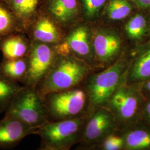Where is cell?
<instances>
[{"label":"cell","mask_w":150,"mask_h":150,"mask_svg":"<svg viewBox=\"0 0 150 150\" xmlns=\"http://www.w3.org/2000/svg\"><path fill=\"white\" fill-rule=\"evenodd\" d=\"M129 49L115 64L99 72L93 71L87 77L83 85L88 97V114L106 107L114 92L127 80L130 63Z\"/></svg>","instance_id":"6da1fadb"},{"label":"cell","mask_w":150,"mask_h":150,"mask_svg":"<svg viewBox=\"0 0 150 150\" xmlns=\"http://www.w3.org/2000/svg\"><path fill=\"white\" fill-rule=\"evenodd\" d=\"M141 88L145 100H150V80L141 83Z\"/></svg>","instance_id":"4316f807"},{"label":"cell","mask_w":150,"mask_h":150,"mask_svg":"<svg viewBox=\"0 0 150 150\" xmlns=\"http://www.w3.org/2000/svg\"><path fill=\"white\" fill-rule=\"evenodd\" d=\"M38 129L20 120L5 115L0 120V150L13 149L29 135L38 134Z\"/></svg>","instance_id":"5bb4252c"},{"label":"cell","mask_w":150,"mask_h":150,"mask_svg":"<svg viewBox=\"0 0 150 150\" xmlns=\"http://www.w3.org/2000/svg\"><path fill=\"white\" fill-rule=\"evenodd\" d=\"M118 129L112 113L100 107L89 114L80 144L87 150H96L106 136Z\"/></svg>","instance_id":"30bf717a"},{"label":"cell","mask_w":150,"mask_h":150,"mask_svg":"<svg viewBox=\"0 0 150 150\" xmlns=\"http://www.w3.org/2000/svg\"><path fill=\"white\" fill-rule=\"evenodd\" d=\"M125 140L123 150H150V126L140 121L121 129Z\"/></svg>","instance_id":"d6986e66"},{"label":"cell","mask_w":150,"mask_h":150,"mask_svg":"<svg viewBox=\"0 0 150 150\" xmlns=\"http://www.w3.org/2000/svg\"><path fill=\"white\" fill-rule=\"evenodd\" d=\"M137 10L132 0H108L97 22L119 28Z\"/></svg>","instance_id":"2e32d148"},{"label":"cell","mask_w":150,"mask_h":150,"mask_svg":"<svg viewBox=\"0 0 150 150\" xmlns=\"http://www.w3.org/2000/svg\"><path fill=\"white\" fill-rule=\"evenodd\" d=\"M92 28L95 70H102L117 61L129 47L118 27L96 22Z\"/></svg>","instance_id":"5b68a950"},{"label":"cell","mask_w":150,"mask_h":150,"mask_svg":"<svg viewBox=\"0 0 150 150\" xmlns=\"http://www.w3.org/2000/svg\"><path fill=\"white\" fill-rule=\"evenodd\" d=\"M93 71L90 66L72 55L59 54L51 69L36 90L43 98L50 93L82 85Z\"/></svg>","instance_id":"7a4b0ae2"},{"label":"cell","mask_w":150,"mask_h":150,"mask_svg":"<svg viewBox=\"0 0 150 150\" xmlns=\"http://www.w3.org/2000/svg\"><path fill=\"white\" fill-rule=\"evenodd\" d=\"M58 55L55 46L32 41L28 55L27 76L23 85L36 88L51 69Z\"/></svg>","instance_id":"9c48e42d"},{"label":"cell","mask_w":150,"mask_h":150,"mask_svg":"<svg viewBox=\"0 0 150 150\" xmlns=\"http://www.w3.org/2000/svg\"><path fill=\"white\" fill-rule=\"evenodd\" d=\"M32 42L24 32H13L0 38V53L2 59H18L27 57Z\"/></svg>","instance_id":"e0dca14e"},{"label":"cell","mask_w":150,"mask_h":150,"mask_svg":"<svg viewBox=\"0 0 150 150\" xmlns=\"http://www.w3.org/2000/svg\"><path fill=\"white\" fill-rule=\"evenodd\" d=\"M108 1L79 0L82 10L83 20L91 23L98 21Z\"/></svg>","instance_id":"603a6c76"},{"label":"cell","mask_w":150,"mask_h":150,"mask_svg":"<svg viewBox=\"0 0 150 150\" xmlns=\"http://www.w3.org/2000/svg\"><path fill=\"white\" fill-rule=\"evenodd\" d=\"M125 140L122 131L117 129L103 139L97 150H123Z\"/></svg>","instance_id":"cb8c5ba5"},{"label":"cell","mask_w":150,"mask_h":150,"mask_svg":"<svg viewBox=\"0 0 150 150\" xmlns=\"http://www.w3.org/2000/svg\"><path fill=\"white\" fill-rule=\"evenodd\" d=\"M59 54H70L90 66L95 71L92 23L82 20L67 30L62 42L55 46Z\"/></svg>","instance_id":"ba28073f"},{"label":"cell","mask_w":150,"mask_h":150,"mask_svg":"<svg viewBox=\"0 0 150 150\" xmlns=\"http://www.w3.org/2000/svg\"><path fill=\"white\" fill-rule=\"evenodd\" d=\"M42 11L66 31L83 20L79 0H45Z\"/></svg>","instance_id":"4fadbf2b"},{"label":"cell","mask_w":150,"mask_h":150,"mask_svg":"<svg viewBox=\"0 0 150 150\" xmlns=\"http://www.w3.org/2000/svg\"><path fill=\"white\" fill-rule=\"evenodd\" d=\"M43 100L50 121L76 118L88 114V97L83 85L50 93Z\"/></svg>","instance_id":"8992f818"},{"label":"cell","mask_w":150,"mask_h":150,"mask_svg":"<svg viewBox=\"0 0 150 150\" xmlns=\"http://www.w3.org/2000/svg\"><path fill=\"white\" fill-rule=\"evenodd\" d=\"M141 121L150 126V100L145 101Z\"/></svg>","instance_id":"d4e9b609"},{"label":"cell","mask_w":150,"mask_h":150,"mask_svg":"<svg viewBox=\"0 0 150 150\" xmlns=\"http://www.w3.org/2000/svg\"><path fill=\"white\" fill-rule=\"evenodd\" d=\"M139 9L150 13V0H132Z\"/></svg>","instance_id":"484cf974"},{"label":"cell","mask_w":150,"mask_h":150,"mask_svg":"<svg viewBox=\"0 0 150 150\" xmlns=\"http://www.w3.org/2000/svg\"><path fill=\"white\" fill-rule=\"evenodd\" d=\"M5 115L17 118L38 129L49 121L48 112L43 98L36 88L25 87L13 99Z\"/></svg>","instance_id":"52a82bcc"},{"label":"cell","mask_w":150,"mask_h":150,"mask_svg":"<svg viewBox=\"0 0 150 150\" xmlns=\"http://www.w3.org/2000/svg\"><path fill=\"white\" fill-rule=\"evenodd\" d=\"M129 48H134L150 40V13L139 9L119 27Z\"/></svg>","instance_id":"7c38bea8"},{"label":"cell","mask_w":150,"mask_h":150,"mask_svg":"<svg viewBox=\"0 0 150 150\" xmlns=\"http://www.w3.org/2000/svg\"><path fill=\"white\" fill-rule=\"evenodd\" d=\"M15 32L25 31L5 2L0 1V38Z\"/></svg>","instance_id":"7402d4cb"},{"label":"cell","mask_w":150,"mask_h":150,"mask_svg":"<svg viewBox=\"0 0 150 150\" xmlns=\"http://www.w3.org/2000/svg\"><path fill=\"white\" fill-rule=\"evenodd\" d=\"M66 31L42 10L28 28L26 34L32 41L56 46L64 40Z\"/></svg>","instance_id":"8fae6325"},{"label":"cell","mask_w":150,"mask_h":150,"mask_svg":"<svg viewBox=\"0 0 150 150\" xmlns=\"http://www.w3.org/2000/svg\"><path fill=\"white\" fill-rule=\"evenodd\" d=\"M28 56L18 59H1L0 73L11 80L23 84L27 76Z\"/></svg>","instance_id":"ffe728a7"},{"label":"cell","mask_w":150,"mask_h":150,"mask_svg":"<svg viewBox=\"0 0 150 150\" xmlns=\"http://www.w3.org/2000/svg\"><path fill=\"white\" fill-rule=\"evenodd\" d=\"M130 63L127 82L141 83L150 80V40L134 48H129Z\"/></svg>","instance_id":"9a60e30c"},{"label":"cell","mask_w":150,"mask_h":150,"mask_svg":"<svg viewBox=\"0 0 150 150\" xmlns=\"http://www.w3.org/2000/svg\"><path fill=\"white\" fill-rule=\"evenodd\" d=\"M1 53H0V56H1ZM1 59H0V61H1Z\"/></svg>","instance_id":"f1b7e54d"},{"label":"cell","mask_w":150,"mask_h":150,"mask_svg":"<svg viewBox=\"0 0 150 150\" xmlns=\"http://www.w3.org/2000/svg\"><path fill=\"white\" fill-rule=\"evenodd\" d=\"M89 114L76 118L48 121L38 129L39 150H69L80 142Z\"/></svg>","instance_id":"3957f363"},{"label":"cell","mask_w":150,"mask_h":150,"mask_svg":"<svg viewBox=\"0 0 150 150\" xmlns=\"http://www.w3.org/2000/svg\"><path fill=\"white\" fill-rule=\"evenodd\" d=\"M45 0H6L5 2L21 23L25 32L42 11Z\"/></svg>","instance_id":"ac0fdd59"},{"label":"cell","mask_w":150,"mask_h":150,"mask_svg":"<svg viewBox=\"0 0 150 150\" xmlns=\"http://www.w3.org/2000/svg\"><path fill=\"white\" fill-rule=\"evenodd\" d=\"M0 1H4V2H5L6 0H0Z\"/></svg>","instance_id":"83f0119b"},{"label":"cell","mask_w":150,"mask_h":150,"mask_svg":"<svg viewBox=\"0 0 150 150\" xmlns=\"http://www.w3.org/2000/svg\"><path fill=\"white\" fill-rule=\"evenodd\" d=\"M145 101L141 83L126 80L114 92L106 107L112 113L118 129H123L141 120Z\"/></svg>","instance_id":"277c9868"},{"label":"cell","mask_w":150,"mask_h":150,"mask_svg":"<svg viewBox=\"0 0 150 150\" xmlns=\"http://www.w3.org/2000/svg\"><path fill=\"white\" fill-rule=\"evenodd\" d=\"M25 86L11 80L0 73V113H5L7 108Z\"/></svg>","instance_id":"44dd1931"}]
</instances>
